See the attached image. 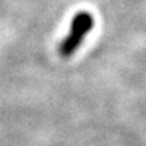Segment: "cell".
<instances>
[{"instance_id":"obj_1","label":"cell","mask_w":146,"mask_h":146,"mask_svg":"<svg viewBox=\"0 0 146 146\" xmlns=\"http://www.w3.org/2000/svg\"><path fill=\"white\" fill-rule=\"evenodd\" d=\"M94 27V16L88 11H80L74 16L70 27L68 36L64 37V40L60 44V55L64 58L71 57L77 48L82 44V40L85 36L92 30Z\"/></svg>"}]
</instances>
